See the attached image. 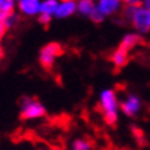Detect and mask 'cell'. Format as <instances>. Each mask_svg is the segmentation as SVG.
I'll list each match as a JSON object with an SVG mask.
<instances>
[{
  "label": "cell",
  "mask_w": 150,
  "mask_h": 150,
  "mask_svg": "<svg viewBox=\"0 0 150 150\" xmlns=\"http://www.w3.org/2000/svg\"><path fill=\"white\" fill-rule=\"evenodd\" d=\"M120 108L125 116L128 117H135L139 114L142 110V100L141 98L135 94H127L123 98V100L120 102Z\"/></svg>",
  "instance_id": "cell-5"
},
{
  "label": "cell",
  "mask_w": 150,
  "mask_h": 150,
  "mask_svg": "<svg viewBox=\"0 0 150 150\" xmlns=\"http://www.w3.org/2000/svg\"><path fill=\"white\" fill-rule=\"evenodd\" d=\"M142 43V37H141V33H127L125 36L121 39L120 41V47L125 48L127 51H131L134 50L137 46H139Z\"/></svg>",
  "instance_id": "cell-10"
},
{
  "label": "cell",
  "mask_w": 150,
  "mask_h": 150,
  "mask_svg": "<svg viewBox=\"0 0 150 150\" xmlns=\"http://www.w3.org/2000/svg\"><path fill=\"white\" fill-rule=\"evenodd\" d=\"M121 1H123V3H128V0H121Z\"/></svg>",
  "instance_id": "cell-24"
},
{
  "label": "cell",
  "mask_w": 150,
  "mask_h": 150,
  "mask_svg": "<svg viewBox=\"0 0 150 150\" xmlns=\"http://www.w3.org/2000/svg\"><path fill=\"white\" fill-rule=\"evenodd\" d=\"M3 17H4V14L0 11V23H1V21H3Z\"/></svg>",
  "instance_id": "cell-22"
},
{
  "label": "cell",
  "mask_w": 150,
  "mask_h": 150,
  "mask_svg": "<svg viewBox=\"0 0 150 150\" xmlns=\"http://www.w3.org/2000/svg\"><path fill=\"white\" fill-rule=\"evenodd\" d=\"M51 19H52V17H50V15H46V14H39V22L43 23V25H48V23L51 22Z\"/></svg>",
  "instance_id": "cell-17"
},
{
  "label": "cell",
  "mask_w": 150,
  "mask_h": 150,
  "mask_svg": "<svg viewBox=\"0 0 150 150\" xmlns=\"http://www.w3.org/2000/svg\"><path fill=\"white\" fill-rule=\"evenodd\" d=\"M147 14H149V23H150V8H147Z\"/></svg>",
  "instance_id": "cell-23"
},
{
  "label": "cell",
  "mask_w": 150,
  "mask_h": 150,
  "mask_svg": "<svg viewBox=\"0 0 150 150\" xmlns=\"http://www.w3.org/2000/svg\"><path fill=\"white\" fill-rule=\"evenodd\" d=\"M47 113L44 105L35 98H23L21 102V117L23 120H37Z\"/></svg>",
  "instance_id": "cell-3"
},
{
  "label": "cell",
  "mask_w": 150,
  "mask_h": 150,
  "mask_svg": "<svg viewBox=\"0 0 150 150\" xmlns=\"http://www.w3.org/2000/svg\"><path fill=\"white\" fill-rule=\"evenodd\" d=\"M17 6V0H0V11L3 14L13 13Z\"/></svg>",
  "instance_id": "cell-15"
},
{
  "label": "cell",
  "mask_w": 150,
  "mask_h": 150,
  "mask_svg": "<svg viewBox=\"0 0 150 150\" xmlns=\"http://www.w3.org/2000/svg\"><path fill=\"white\" fill-rule=\"evenodd\" d=\"M121 13H123V18L131 23L138 33L145 35V33L150 32L149 14H147V8L145 6L127 3V6L121 10Z\"/></svg>",
  "instance_id": "cell-2"
},
{
  "label": "cell",
  "mask_w": 150,
  "mask_h": 150,
  "mask_svg": "<svg viewBox=\"0 0 150 150\" xmlns=\"http://www.w3.org/2000/svg\"><path fill=\"white\" fill-rule=\"evenodd\" d=\"M128 3H129V4L139 6V4H142V3H143V0H128Z\"/></svg>",
  "instance_id": "cell-20"
},
{
  "label": "cell",
  "mask_w": 150,
  "mask_h": 150,
  "mask_svg": "<svg viewBox=\"0 0 150 150\" xmlns=\"http://www.w3.org/2000/svg\"><path fill=\"white\" fill-rule=\"evenodd\" d=\"M41 0H22L18 3L19 13L25 17H39Z\"/></svg>",
  "instance_id": "cell-8"
},
{
  "label": "cell",
  "mask_w": 150,
  "mask_h": 150,
  "mask_svg": "<svg viewBox=\"0 0 150 150\" xmlns=\"http://www.w3.org/2000/svg\"><path fill=\"white\" fill-rule=\"evenodd\" d=\"M6 32H7V29L4 28V25H3V23H0V41H1V39L4 37Z\"/></svg>",
  "instance_id": "cell-19"
},
{
  "label": "cell",
  "mask_w": 150,
  "mask_h": 150,
  "mask_svg": "<svg viewBox=\"0 0 150 150\" xmlns=\"http://www.w3.org/2000/svg\"><path fill=\"white\" fill-rule=\"evenodd\" d=\"M132 131H134V135H135V138L138 139V142H141V143H143V134H142V131L141 129H138V128H132Z\"/></svg>",
  "instance_id": "cell-18"
},
{
  "label": "cell",
  "mask_w": 150,
  "mask_h": 150,
  "mask_svg": "<svg viewBox=\"0 0 150 150\" xmlns=\"http://www.w3.org/2000/svg\"><path fill=\"white\" fill-rule=\"evenodd\" d=\"M110 61L114 65V68H117V69L124 68L128 64V61H129V51H127L125 48L118 46L112 52V55H110Z\"/></svg>",
  "instance_id": "cell-9"
},
{
  "label": "cell",
  "mask_w": 150,
  "mask_h": 150,
  "mask_svg": "<svg viewBox=\"0 0 150 150\" xmlns=\"http://www.w3.org/2000/svg\"><path fill=\"white\" fill-rule=\"evenodd\" d=\"M88 18L91 19L92 22H95V23H100V22H102V21L105 19V17L102 15V13H100L99 10L95 8V10H94V13H92L91 15L88 17Z\"/></svg>",
  "instance_id": "cell-16"
},
{
  "label": "cell",
  "mask_w": 150,
  "mask_h": 150,
  "mask_svg": "<svg viewBox=\"0 0 150 150\" xmlns=\"http://www.w3.org/2000/svg\"><path fill=\"white\" fill-rule=\"evenodd\" d=\"M62 54V47L58 43H48L40 50V55H39V61L40 65L44 69H51L54 66L55 61L61 57Z\"/></svg>",
  "instance_id": "cell-4"
},
{
  "label": "cell",
  "mask_w": 150,
  "mask_h": 150,
  "mask_svg": "<svg viewBox=\"0 0 150 150\" xmlns=\"http://www.w3.org/2000/svg\"><path fill=\"white\" fill-rule=\"evenodd\" d=\"M61 0H41L40 4V14H46L50 17H55V13L58 10Z\"/></svg>",
  "instance_id": "cell-12"
},
{
  "label": "cell",
  "mask_w": 150,
  "mask_h": 150,
  "mask_svg": "<svg viewBox=\"0 0 150 150\" xmlns=\"http://www.w3.org/2000/svg\"><path fill=\"white\" fill-rule=\"evenodd\" d=\"M19 21V17L18 14L15 13V11H13V13H8V14H4V17H3V21H1V23L4 25V28L8 30V29H13L17 23H18Z\"/></svg>",
  "instance_id": "cell-13"
},
{
  "label": "cell",
  "mask_w": 150,
  "mask_h": 150,
  "mask_svg": "<svg viewBox=\"0 0 150 150\" xmlns=\"http://www.w3.org/2000/svg\"><path fill=\"white\" fill-rule=\"evenodd\" d=\"M3 58H4V50H3V47L0 46V62L3 61Z\"/></svg>",
  "instance_id": "cell-21"
},
{
  "label": "cell",
  "mask_w": 150,
  "mask_h": 150,
  "mask_svg": "<svg viewBox=\"0 0 150 150\" xmlns=\"http://www.w3.org/2000/svg\"><path fill=\"white\" fill-rule=\"evenodd\" d=\"M99 109L102 113L105 123L108 125H114L118 120L120 114V100L114 90L106 88L99 94Z\"/></svg>",
  "instance_id": "cell-1"
},
{
  "label": "cell",
  "mask_w": 150,
  "mask_h": 150,
  "mask_svg": "<svg viewBox=\"0 0 150 150\" xmlns=\"http://www.w3.org/2000/svg\"><path fill=\"white\" fill-rule=\"evenodd\" d=\"M95 8L96 0H77V13L87 17V18L94 13Z\"/></svg>",
  "instance_id": "cell-11"
},
{
  "label": "cell",
  "mask_w": 150,
  "mask_h": 150,
  "mask_svg": "<svg viewBox=\"0 0 150 150\" xmlns=\"http://www.w3.org/2000/svg\"><path fill=\"white\" fill-rule=\"evenodd\" d=\"M76 13H77V0H61L58 10L55 13V18L65 19Z\"/></svg>",
  "instance_id": "cell-7"
},
{
  "label": "cell",
  "mask_w": 150,
  "mask_h": 150,
  "mask_svg": "<svg viewBox=\"0 0 150 150\" xmlns=\"http://www.w3.org/2000/svg\"><path fill=\"white\" fill-rule=\"evenodd\" d=\"M72 150H92V142L87 138H77L73 141Z\"/></svg>",
  "instance_id": "cell-14"
},
{
  "label": "cell",
  "mask_w": 150,
  "mask_h": 150,
  "mask_svg": "<svg viewBox=\"0 0 150 150\" xmlns=\"http://www.w3.org/2000/svg\"><path fill=\"white\" fill-rule=\"evenodd\" d=\"M96 8L102 13L105 18L113 17L116 14L121 13L123 1L121 0H96Z\"/></svg>",
  "instance_id": "cell-6"
}]
</instances>
